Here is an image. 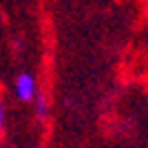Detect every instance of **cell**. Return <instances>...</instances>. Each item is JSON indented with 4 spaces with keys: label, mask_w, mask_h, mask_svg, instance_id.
Segmentation results:
<instances>
[{
    "label": "cell",
    "mask_w": 148,
    "mask_h": 148,
    "mask_svg": "<svg viewBox=\"0 0 148 148\" xmlns=\"http://www.w3.org/2000/svg\"><path fill=\"white\" fill-rule=\"evenodd\" d=\"M5 135H7V108H5L2 97H0V148L5 144Z\"/></svg>",
    "instance_id": "obj_3"
},
{
    "label": "cell",
    "mask_w": 148,
    "mask_h": 148,
    "mask_svg": "<svg viewBox=\"0 0 148 148\" xmlns=\"http://www.w3.org/2000/svg\"><path fill=\"white\" fill-rule=\"evenodd\" d=\"M144 7H146V13H148V0H144Z\"/></svg>",
    "instance_id": "obj_4"
},
{
    "label": "cell",
    "mask_w": 148,
    "mask_h": 148,
    "mask_svg": "<svg viewBox=\"0 0 148 148\" xmlns=\"http://www.w3.org/2000/svg\"><path fill=\"white\" fill-rule=\"evenodd\" d=\"M31 104H33V113H36V119H38V122H44V119L49 117V106L51 104H49V97L44 95V91L38 93V97L33 99Z\"/></svg>",
    "instance_id": "obj_2"
},
{
    "label": "cell",
    "mask_w": 148,
    "mask_h": 148,
    "mask_svg": "<svg viewBox=\"0 0 148 148\" xmlns=\"http://www.w3.org/2000/svg\"><path fill=\"white\" fill-rule=\"evenodd\" d=\"M38 93H40V84H38V77L29 71L25 73H20L16 80H13V95L18 102L22 104H31L33 99L38 97Z\"/></svg>",
    "instance_id": "obj_1"
}]
</instances>
